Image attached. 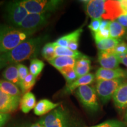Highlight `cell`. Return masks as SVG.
Instances as JSON below:
<instances>
[{"label":"cell","mask_w":127,"mask_h":127,"mask_svg":"<svg viewBox=\"0 0 127 127\" xmlns=\"http://www.w3.org/2000/svg\"><path fill=\"white\" fill-rule=\"evenodd\" d=\"M109 24H110V21L108 20H102L101 21V25H100L99 30L101 31V30H105L106 28H109Z\"/></svg>","instance_id":"obj_36"},{"label":"cell","mask_w":127,"mask_h":127,"mask_svg":"<svg viewBox=\"0 0 127 127\" xmlns=\"http://www.w3.org/2000/svg\"><path fill=\"white\" fill-rule=\"evenodd\" d=\"M126 77H127V71L120 68L111 69L101 67L96 71L95 74V78L97 81L124 79Z\"/></svg>","instance_id":"obj_12"},{"label":"cell","mask_w":127,"mask_h":127,"mask_svg":"<svg viewBox=\"0 0 127 127\" xmlns=\"http://www.w3.org/2000/svg\"><path fill=\"white\" fill-rule=\"evenodd\" d=\"M21 98L5 93L0 89V112L8 114L17 109Z\"/></svg>","instance_id":"obj_10"},{"label":"cell","mask_w":127,"mask_h":127,"mask_svg":"<svg viewBox=\"0 0 127 127\" xmlns=\"http://www.w3.org/2000/svg\"><path fill=\"white\" fill-rule=\"evenodd\" d=\"M29 14L49 13L59 8L62 1L57 0H25L21 1Z\"/></svg>","instance_id":"obj_5"},{"label":"cell","mask_w":127,"mask_h":127,"mask_svg":"<svg viewBox=\"0 0 127 127\" xmlns=\"http://www.w3.org/2000/svg\"><path fill=\"white\" fill-rule=\"evenodd\" d=\"M0 89L5 93L14 96L21 97L22 94L15 84L5 80L0 81Z\"/></svg>","instance_id":"obj_21"},{"label":"cell","mask_w":127,"mask_h":127,"mask_svg":"<svg viewBox=\"0 0 127 127\" xmlns=\"http://www.w3.org/2000/svg\"><path fill=\"white\" fill-rule=\"evenodd\" d=\"M45 38L37 37L31 38L21 43L10 51L6 52L0 58L1 64H15L34 58L38 54Z\"/></svg>","instance_id":"obj_1"},{"label":"cell","mask_w":127,"mask_h":127,"mask_svg":"<svg viewBox=\"0 0 127 127\" xmlns=\"http://www.w3.org/2000/svg\"><path fill=\"white\" fill-rule=\"evenodd\" d=\"M4 78L15 85H20V78L17 65H10L6 68L2 73Z\"/></svg>","instance_id":"obj_19"},{"label":"cell","mask_w":127,"mask_h":127,"mask_svg":"<svg viewBox=\"0 0 127 127\" xmlns=\"http://www.w3.org/2000/svg\"><path fill=\"white\" fill-rule=\"evenodd\" d=\"M101 21H102V19L101 18L92 19L91 23L88 25V28L93 33L96 32L99 30Z\"/></svg>","instance_id":"obj_33"},{"label":"cell","mask_w":127,"mask_h":127,"mask_svg":"<svg viewBox=\"0 0 127 127\" xmlns=\"http://www.w3.org/2000/svg\"><path fill=\"white\" fill-rule=\"evenodd\" d=\"M50 16V13L28 14L18 27L21 31L32 35L35 31L45 24Z\"/></svg>","instance_id":"obj_6"},{"label":"cell","mask_w":127,"mask_h":127,"mask_svg":"<svg viewBox=\"0 0 127 127\" xmlns=\"http://www.w3.org/2000/svg\"><path fill=\"white\" fill-rule=\"evenodd\" d=\"M76 95L84 107L91 111H96L99 108L96 92L95 88L88 85L77 88Z\"/></svg>","instance_id":"obj_7"},{"label":"cell","mask_w":127,"mask_h":127,"mask_svg":"<svg viewBox=\"0 0 127 127\" xmlns=\"http://www.w3.org/2000/svg\"><path fill=\"white\" fill-rule=\"evenodd\" d=\"M9 118V115L7 113L0 112V127H2L5 124Z\"/></svg>","instance_id":"obj_34"},{"label":"cell","mask_w":127,"mask_h":127,"mask_svg":"<svg viewBox=\"0 0 127 127\" xmlns=\"http://www.w3.org/2000/svg\"><path fill=\"white\" fill-rule=\"evenodd\" d=\"M115 106L120 110L127 107V81L124 82L119 86L112 96Z\"/></svg>","instance_id":"obj_13"},{"label":"cell","mask_w":127,"mask_h":127,"mask_svg":"<svg viewBox=\"0 0 127 127\" xmlns=\"http://www.w3.org/2000/svg\"><path fill=\"white\" fill-rule=\"evenodd\" d=\"M30 127H45L44 126L43 124H42L40 121H39L38 122V123L32 124Z\"/></svg>","instance_id":"obj_39"},{"label":"cell","mask_w":127,"mask_h":127,"mask_svg":"<svg viewBox=\"0 0 127 127\" xmlns=\"http://www.w3.org/2000/svg\"><path fill=\"white\" fill-rule=\"evenodd\" d=\"M59 71L66 79V85H69L78 78L74 68L67 66V67L61 68Z\"/></svg>","instance_id":"obj_25"},{"label":"cell","mask_w":127,"mask_h":127,"mask_svg":"<svg viewBox=\"0 0 127 127\" xmlns=\"http://www.w3.org/2000/svg\"><path fill=\"white\" fill-rule=\"evenodd\" d=\"M121 41V39L112 38L109 37L108 38L102 39L98 42H96V47L99 51H113L116 46Z\"/></svg>","instance_id":"obj_20"},{"label":"cell","mask_w":127,"mask_h":127,"mask_svg":"<svg viewBox=\"0 0 127 127\" xmlns=\"http://www.w3.org/2000/svg\"><path fill=\"white\" fill-rule=\"evenodd\" d=\"M117 20V21L122 26H123L124 27H127V20L125 15L120 16Z\"/></svg>","instance_id":"obj_35"},{"label":"cell","mask_w":127,"mask_h":127,"mask_svg":"<svg viewBox=\"0 0 127 127\" xmlns=\"http://www.w3.org/2000/svg\"><path fill=\"white\" fill-rule=\"evenodd\" d=\"M31 35L7 25H0V52L10 51Z\"/></svg>","instance_id":"obj_3"},{"label":"cell","mask_w":127,"mask_h":127,"mask_svg":"<svg viewBox=\"0 0 127 127\" xmlns=\"http://www.w3.org/2000/svg\"><path fill=\"white\" fill-rule=\"evenodd\" d=\"M119 58H120V63H123L124 65L127 66V55H119Z\"/></svg>","instance_id":"obj_38"},{"label":"cell","mask_w":127,"mask_h":127,"mask_svg":"<svg viewBox=\"0 0 127 127\" xmlns=\"http://www.w3.org/2000/svg\"><path fill=\"white\" fill-rule=\"evenodd\" d=\"M45 127H71L68 112L62 107H59L39 121Z\"/></svg>","instance_id":"obj_4"},{"label":"cell","mask_w":127,"mask_h":127,"mask_svg":"<svg viewBox=\"0 0 127 127\" xmlns=\"http://www.w3.org/2000/svg\"><path fill=\"white\" fill-rule=\"evenodd\" d=\"M84 2L87 13L92 19L101 18L112 21L124 15L120 1L91 0Z\"/></svg>","instance_id":"obj_2"},{"label":"cell","mask_w":127,"mask_h":127,"mask_svg":"<svg viewBox=\"0 0 127 127\" xmlns=\"http://www.w3.org/2000/svg\"><path fill=\"white\" fill-rule=\"evenodd\" d=\"M20 108L24 113H28L36 105L35 95L31 92L25 93L20 101Z\"/></svg>","instance_id":"obj_17"},{"label":"cell","mask_w":127,"mask_h":127,"mask_svg":"<svg viewBox=\"0 0 127 127\" xmlns=\"http://www.w3.org/2000/svg\"><path fill=\"white\" fill-rule=\"evenodd\" d=\"M55 55L57 57H69L78 59L83 56V54L78 51H72L68 48L55 45Z\"/></svg>","instance_id":"obj_23"},{"label":"cell","mask_w":127,"mask_h":127,"mask_svg":"<svg viewBox=\"0 0 127 127\" xmlns=\"http://www.w3.org/2000/svg\"><path fill=\"white\" fill-rule=\"evenodd\" d=\"M98 62L102 68L105 69H117L120 65V61L118 55L113 51L98 52Z\"/></svg>","instance_id":"obj_11"},{"label":"cell","mask_w":127,"mask_h":127,"mask_svg":"<svg viewBox=\"0 0 127 127\" xmlns=\"http://www.w3.org/2000/svg\"><path fill=\"white\" fill-rule=\"evenodd\" d=\"M36 81V77L31 73L25 77V78L20 84V86L22 90V94L27 93L35 85Z\"/></svg>","instance_id":"obj_24"},{"label":"cell","mask_w":127,"mask_h":127,"mask_svg":"<svg viewBox=\"0 0 127 127\" xmlns=\"http://www.w3.org/2000/svg\"><path fill=\"white\" fill-rule=\"evenodd\" d=\"M59 105V103L55 104L48 99L40 100L34 108V113L36 115H43L50 112L52 109L56 108Z\"/></svg>","instance_id":"obj_15"},{"label":"cell","mask_w":127,"mask_h":127,"mask_svg":"<svg viewBox=\"0 0 127 127\" xmlns=\"http://www.w3.org/2000/svg\"><path fill=\"white\" fill-rule=\"evenodd\" d=\"M91 127H125V124L118 120H109Z\"/></svg>","instance_id":"obj_29"},{"label":"cell","mask_w":127,"mask_h":127,"mask_svg":"<svg viewBox=\"0 0 127 127\" xmlns=\"http://www.w3.org/2000/svg\"><path fill=\"white\" fill-rule=\"evenodd\" d=\"M125 120H126V121H127V113L126 114V115H125Z\"/></svg>","instance_id":"obj_40"},{"label":"cell","mask_w":127,"mask_h":127,"mask_svg":"<svg viewBox=\"0 0 127 127\" xmlns=\"http://www.w3.org/2000/svg\"><path fill=\"white\" fill-rule=\"evenodd\" d=\"M113 52L118 56L127 54V44L124 41H121L114 49Z\"/></svg>","instance_id":"obj_31"},{"label":"cell","mask_w":127,"mask_h":127,"mask_svg":"<svg viewBox=\"0 0 127 127\" xmlns=\"http://www.w3.org/2000/svg\"><path fill=\"white\" fill-rule=\"evenodd\" d=\"M125 15V17H126V18H127V14H126V15Z\"/></svg>","instance_id":"obj_41"},{"label":"cell","mask_w":127,"mask_h":127,"mask_svg":"<svg viewBox=\"0 0 127 127\" xmlns=\"http://www.w3.org/2000/svg\"><path fill=\"white\" fill-rule=\"evenodd\" d=\"M44 65V63L41 60L36 58L32 60L30 65V73L36 78L42 71Z\"/></svg>","instance_id":"obj_27"},{"label":"cell","mask_w":127,"mask_h":127,"mask_svg":"<svg viewBox=\"0 0 127 127\" xmlns=\"http://www.w3.org/2000/svg\"><path fill=\"white\" fill-rule=\"evenodd\" d=\"M93 36L94 38L95 42H98L102 39L108 38L110 37V35H109V28H106V29L101 30V31H98L96 32L93 33Z\"/></svg>","instance_id":"obj_30"},{"label":"cell","mask_w":127,"mask_h":127,"mask_svg":"<svg viewBox=\"0 0 127 127\" xmlns=\"http://www.w3.org/2000/svg\"><path fill=\"white\" fill-rule=\"evenodd\" d=\"M17 67L18 68L20 84L25 78V77L28 75L29 72H28V68L25 65L21 64H18L17 65Z\"/></svg>","instance_id":"obj_32"},{"label":"cell","mask_w":127,"mask_h":127,"mask_svg":"<svg viewBox=\"0 0 127 127\" xmlns=\"http://www.w3.org/2000/svg\"></svg>","instance_id":"obj_42"},{"label":"cell","mask_w":127,"mask_h":127,"mask_svg":"<svg viewBox=\"0 0 127 127\" xmlns=\"http://www.w3.org/2000/svg\"><path fill=\"white\" fill-rule=\"evenodd\" d=\"M21 1H12L6 6L5 14L8 21L14 26L18 27L28 15Z\"/></svg>","instance_id":"obj_9"},{"label":"cell","mask_w":127,"mask_h":127,"mask_svg":"<svg viewBox=\"0 0 127 127\" xmlns=\"http://www.w3.org/2000/svg\"><path fill=\"white\" fill-rule=\"evenodd\" d=\"M94 78L95 75L91 73H89L87 75L79 77L72 83L66 85L65 92L67 93H70L79 87L91 84L94 80Z\"/></svg>","instance_id":"obj_16"},{"label":"cell","mask_w":127,"mask_h":127,"mask_svg":"<svg viewBox=\"0 0 127 127\" xmlns=\"http://www.w3.org/2000/svg\"><path fill=\"white\" fill-rule=\"evenodd\" d=\"M55 45L53 43H48L44 46L41 50V54L44 58L48 61L54 59L55 55Z\"/></svg>","instance_id":"obj_26"},{"label":"cell","mask_w":127,"mask_h":127,"mask_svg":"<svg viewBox=\"0 0 127 127\" xmlns=\"http://www.w3.org/2000/svg\"><path fill=\"white\" fill-rule=\"evenodd\" d=\"M82 30V28H79L75 31L72 32V36H71L70 41H69V44H68V48L72 51H77L78 48V41L79 36L81 34Z\"/></svg>","instance_id":"obj_28"},{"label":"cell","mask_w":127,"mask_h":127,"mask_svg":"<svg viewBox=\"0 0 127 127\" xmlns=\"http://www.w3.org/2000/svg\"><path fill=\"white\" fill-rule=\"evenodd\" d=\"M74 69L78 78L89 74L91 69V60L88 57L83 55V56L77 60Z\"/></svg>","instance_id":"obj_14"},{"label":"cell","mask_w":127,"mask_h":127,"mask_svg":"<svg viewBox=\"0 0 127 127\" xmlns=\"http://www.w3.org/2000/svg\"><path fill=\"white\" fill-rule=\"evenodd\" d=\"M77 59L69 57H57L54 59L48 61L51 65L58 70L67 66L74 68Z\"/></svg>","instance_id":"obj_18"},{"label":"cell","mask_w":127,"mask_h":127,"mask_svg":"<svg viewBox=\"0 0 127 127\" xmlns=\"http://www.w3.org/2000/svg\"><path fill=\"white\" fill-rule=\"evenodd\" d=\"M123 78L112 80L97 81L96 84V93L103 103H106L113 96L119 86L123 83Z\"/></svg>","instance_id":"obj_8"},{"label":"cell","mask_w":127,"mask_h":127,"mask_svg":"<svg viewBox=\"0 0 127 127\" xmlns=\"http://www.w3.org/2000/svg\"><path fill=\"white\" fill-rule=\"evenodd\" d=\"M120 2L124 12V15H126L127 14V0H120Z\"/></svg>","instance_id":"obj_37"},{"label":"cell","mask_w":127,"mask_h":127,"mask_svg":"<svg viewBox=\"0 0 127 127\" xmlns=\"http://www.w3.org/2000/svg\"><path fill=\"white\" fill-rule=\"evenodd\" d=\"M109 30L110 37L115 39H120L121 38L123 37L126 32L125 27L122 26L115 20L110 21Z\"/></svg>","instance_id":"obj_22"}]
</instances>
